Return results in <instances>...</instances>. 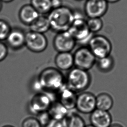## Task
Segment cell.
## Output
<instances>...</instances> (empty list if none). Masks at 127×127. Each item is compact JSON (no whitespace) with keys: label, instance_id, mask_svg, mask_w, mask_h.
Wrapping results in <instances>:
<instances>
[{"label":"cell","instance_id":"obj_10","mask_svg":"<svg viewBox=\"0 0 127 127\" xmlns=\"http://www.w3.org/2000/svg\"><path fill=\"white\" fill-rule=\"evenodd\" d=\"M108 3L105 0H87L84 11L89 18H101L107 12Z\"/></svg>","mask_w":127,"mask_h":127},{"label":"cell","instance_id":"obj_9","mask_svg":"<svg viewBox=\"0 0 127 127\" xmlns=\"http://www.w3.org/2000/svg\"><path fill=\"white\" fill-rule=\"evenodd\" d=\"M75 40L68 31L58 33L53 40V46L59 52H71L76 45Z\"/></svg>","mask_w":127,"mask_h":127},{"label":"cell","instance_id":"obj_25","mask_svg":"<svg viewBox=\"0 0 127 127\" xmlns=\"http://www.w3.org/2000/svg\"><path fill=\"white\" fill-rule=\"evenodd\" d=\"M37 116L38 117L37 118L41 126L48 127L51 120H52L49 113H48V111L40 113L39 115H37Z\"/></svg>","mask_w":127,"mask_h":127},{"label":"cell","instance_id":"obj_27","mask_svg":"<svg viewBox=\"0 0 127 127\" xmlns=\"http://www.w3.org/2000/svg\"><path fill=\"white\" fill-rule=\"evenodd\" d=\"M8 48L5 44L0 41V62L5 59L8 55Z\"/></svg>","mask_w":127,"mask_h":127},{"label":"cell","instance_id":"obj_21","mask_svg":"<svg viewBox=\"0 0 127 127\" xmlns=\"http://www.w3.org/2000/svg\"><path fill=\"white\" fill-rule=\"evenodd\" d=\"M30 4L41 15L48 14L52 10L51 0H31Z\"/></svg>","mask_w":127,"mask_h":127},{"label":"cell","instance_id":"obj_17","mask_svg":"<svg viewBox=\"0 0 127 127\" xmlns=\"http://www.w3.org/2000/svg\"><path fill=\"white\" fill-rule=\"evenodd\" d=\"M29 26L30 31L42 34L51 29L48 17L41 14Z\"/></svg>","mask_w":127,"mask_h":127},{"label":"cell","instance_id":"obj_22","mask_svg":"<svg viewBox=\"0 0 127 127\" xmlns=\"http://www.w3.org/2000/svg\"><path fill=\"white\" fill-rule=\"evenodd\" d=\"M114 65V61L110 55L99 59L97 62V67L100 71L108 72L111 71Z\"/></svg>","mask_w":127,"mask_h":127},{"label":"cell","instance_id":"obj_8","mask_svg":"<svg viewBox=\"0 0 127 127\" xmlns=\"http://www.w3.org/2000/svg\"><path fill=\"white\" fill-rule=\"evenodd\" d=\"M48 45V39L44 34L30 31L25 34V46L30 51L41 53L45 50Z\"/></svg>","mask_w":127,"mask_h":127},{"label":"cell","instance_id":"obj_20","mask_svg":"<svg viewBox=\"0 0 127 127\" xmlns=\"http://www.w3.org/2000/svg\"><path fill=\"white\" fill-rule=\"evenodd\" d=\"M64 127H85L84 120L79 115L74 112H68L62 120Z\"/></svg>","mask_w":127,"mask_h":127},{"label":"cell","instance_id":"obj_3","mask_svg":"<svg viewBox=\"0 0 127 127\" xmlns=\"http://www.w3.org/2000/svg\"><path fill=\"white\" fill-rule=\"evenodd\" d=\"M91 78L88 71L74 67L67 74L66 86L75 93L83 92L89 86Z\"/></svg>","mask_w":127,"mask_h":127},{"label":"cell","instance_id":"obj_32","mask_svg":"<svg viewBox=\"0 0 127 127\" xmlns=\"http://www.w3.org/2000/svg\"><path fill=\"white\" fill-rule=\"evenodd\" d=\"M2 2L4 3H10L12 2L14 0H0Z\"/></svg>","mask_w":127,"mask_h":127},{"label":"cell","instance_id":"obj_2","mask_svg":"<svg viewBox=\"0 0 127 127\" xmlns=\"http://www.w3.org/2000/svg\"><path fill=\"white\" fill-rule=\"evenodd\" d=\"M37 79L43 89L47 92H58L65 85L63 74L59 69L54 67H48L43 70Z\"/></svg>","mask_w":127,"mask_h":127},{"label":"cell","instance_id":"obj_14","mask_svg":"<svg viewBox=\"0 0 127 127\" xmlns=\"http://www.w3.org/2000/svg\"><path fill=\"white\" fill-rule=\"evenodd\" d=\"M90 122L95 127H109L112 124V117L108 111L96 109L91 114Z\"/></svg>","mask_w":127,"mask_h":127},{"label":"cell","instance_id":"obj_6","mask_svg":"<svg viewBox=\"0 0 127 127\" xmlns=\"http://www.w3.org/2000/svg\"><path fill=\"white\" fill-rule=\"evenodd\" d=\"M73 57L75 67L87 71L93 67L96 59L88 47L78 48L73 54Z\"/></svg>","mask_w":127,"mask_h":127},{"label":"cell","instance_id":"obj_7","mask_svg":"<svg viewBox=\"0 0 127 127\" xmlns=\"http://www.w3.org/2000/svg\"><path fill=\"white\" fill-rule=\"evenodd\" d=\"M68 32L75 40L76 42L84 43L89 42L92 34L90 32L87 26L86 20L84 18L74 19Z\"/></svg>","mask_w":127,"mask_h":127},{"label":"cell","instance_id":"obj_30","mask_svg":"<svg viewBox=\"0 0 127 127\" xmlns=\"http://www.w3.org/2000/svg\"><path fill=\"white\" fill-rule=\"evenodd\" d=\"M108 3H115L118 2L121 0H105Z\"/></svg>","mask_w":127,"mask_h":127},{"label":"cell","instance_id":"obj_34","mask_svg":"<svg viewBox=\"0 0 127 127\" xmlns=\"http://www.w3.org/2000/svg\"><path fill=\"white\" fill-rule=\"evenodd\" d=\"M14 127L12 126H11V125H5V126H4L3 127Z\"/></svg>","mask_w":127,"mask_h":127},{"label":"cell","instance_id":"obj_28","mask_svg":"<svg viewBox=\"0 0 127 127\" xmlns=\"http://www.w3.org/2000/svg\"><path fill=\"white\" fill-rule=\"evenodd\" d=\"M51 4L52 9L58 8L63 5L62 0H51Z\"/></svg>","mask_w":127,"mask_h":127},{"label":"cell","instance_id":"obj_5","mask_svg":"<svg viewBox=\"0 0 127 127\" xmlns=\"http://www.w3.org/2000/svg\"><path fill=\"white\" fill-rule=\"evenodd\" d=\"M51 93L50 92L39 93L34 95L29 104V111L32 114L38 115L48 111L52 103L55 101Z\"/></svg>","mask_w":127,"mask_h":127},{"label":"cell","instance_id":"obj_23","mask_svg":"<svg viewBox=\"0 0 127 127\" xmlns=\"http://www.w3.org/2000/svg\"><path fill=\"white\" fill-rule=\"evenodd\" d=\"M86 23L92 34L100 32L103 27V21L101 18H89L86 20Z\"/></svg>","mask_w":127,"mask_h":127},{"label":"cell","instance_id":"obj_19","mask_svg":"<svg viewBox=\"0 0 127 127\" xmlns=\"http://www.w3.org/2000/svg\"><path fill=\"white\" fill-rule=\"evenodd\" d=\"M113 104V98L108 94L101 93L96 97V109L108 111L112 108Z\"/></svg>","mask_w":127,"mask_h":127},{"label":"cell","instance_id":"obj_11","mask_svg":"<svg viewBox=\"0 0 127 127\" xmlns=\"http://www.w3.org/2000/svg\"><path fill=\"white\" fill-rule=\"evenodd\" d=\"M75 108L81 113L91 114L96 109V97L90 92L81 93L77 95Z\"/></svg>","mask_w":127,"mask_h":127},{"label":"cell","instance_id":"obj_35","mask_svg":"<svg viewBox=\"0 0 127 127\" xmlns=\"http://www.w3.org/2000/svg\"><path fill=\"white\" fill-rule=\"evenodd\" d=\"M85 127H95L93 126V125H87V126H85Z\"/></svg>","mask_w":127,"mask_h":127},{"label":"cell","instance_id":"obj_16","mask_svg":"<svg viewBox=\"0 0 127 127\" xmlns=\"http://www.w3.org/2000/svg\"><path fill=\"white\" fill-rule=\"evenodd\" d=\"M55 62L58 69L70 70L74 65L73 55L71 52H59L55 58Z\"/></svg>","mask_w":127,"mask_h":127},{"label":"cell","instance_id":"obj_13","mask_svg":"<svg viewBox=\"0 0 127 127\" xmlns=\"http://www.w3.org/2000/svg\"><path fill=\"white\" fill-rule=\"evenodd\" d=\"M59 101L68 111H71L75 108L77 95L76 93L68 88L67 86H64L58 91Z\"/></svg>","mask_w":127,"mask_h":127},{"label":"cell","instance_id":"obj_15","mask_svg":"<svg viewBox=\"0 0 127 127\" xmlns=\"http://www.w3.org/2000/svg\"><path fill=\"white\" fill-rule=\"evenodd\" d=\"M41 14L30 4L23 6L20 9L18 16L22 23L29 26Z\"/></svg>","mask_w":127,"mask_h":127},{"label":"cell","instance_id":"obj_12","mask_svg":"<svg viewBox=\"0 0 127 127\" xmlns=\"http://www.w3.org/2000/svg\"><path fill=\"white\" fill-rule=\"evenodd\" d=\"M25 32L19 28H11V32L6 39L7 46L13 49H21L25 46Z\"/></svg>","mask_w":127,"mask_h":127},{"label":"cell","instance_id":"obj_4","mask_svg":"<svg viewBox=\"0 0 127 127\" xmlns=\"http://www.w3.org/2000/svg\"><path fill=\"white\" fill-rule=\"evenodd\" d=\"M88 48L96 58H103L110 55L112 49L111 43L105 36H92L88 43Z\"/></svg>","mask_w":127,"mask_h":127},{"label":"cell","instance_id":"obj_29","mask_svg":"<svg viewBox=\"0 0 127 127\" xmlns=\"http://www.w3.org/2000/svg\"><path fill=\"white\" fill-rule=\"evenodd\" d=\"M33 86L34 90H36L38 92L43 90L42 87L41 86V84L38 79L34 81Z\"/></svg>","mask_w":127,"mask_h":127},{"label":"cell","instance_id":"obj_31","mask_svg":"<svg viewBox=\"0 0 127 127\" xmlns=\"http://www.w3.org/2000/svg\"><path fill=\"white\" fill-rule=\"evenodd\" d=\"M109 127H123L122 126V125H119V124H114L111 125Z\"/></svg>","mask_w":127,"mask_h":127},{"label":"cell","instance_id":"obj_26","mask_svg":"<svg viewBox=\"0 0 127 127\" xmlns=\"http://www.w3.org/2000/svg\"><path fill=\"white\" fill-rule=\"evenodd\" d=\"M37 119L34 117L25 118L22 123V127H41Z\"/></svg>","mask_w":127,"mask_h":127},{"label":"cell","instance_id":"obj_24","mask_svg":"<svg viewBox=\"0 0 127 127\" xmlns=\"http://www.w3.org/2000/svg\"><path fill=\"white\" fill-rule=\"evenodd\" d=\"M11 30V28L8 22L0 19V41L6 40Z\"/></svg>","mask_w":127,"mask_h":127},{"label":"cell","instance_id":"obj_36","mask_svg":"<svg viewBox=\"0 0 127 127\" xmlns=\"http://www.w3.org/2000/svg\"><path fill=\"white\" fill-rule=\"evenodd\" d=\"M74 0L77 1H82L83 0Z\"/></svg>","mask_w":127,"mask_h":127},{"label":"cell","instance_id":"obj_33","mask_svg":"<svg viewBox=\"0 0 127 127\" xmlns=\"http://www.w3.org/2000/svg\"><path fill=\"white\" fill-rule=\"evenodd\" d=\"M2 8V2L0 0V11H1Z\"/></svg>","mask_w":127,"mask_h":127},{"label":"cell","instance_id":"obj_18","mask_svg":"<svg viewBox=\"0 0 127 127\" xmlns=\"http://www.w3.org/2000/svg\"><path fill=\"white\" fill-rule=\"evenodd\" d=\"M53 120L62 121L67 115L69 111L58 101L53 102L48 111Z\"/></svg>","mask_w":127,"mask_h":127},{"label":"cell","instance_id":"obj_1","mask_svg":"<svg viewBox=\"0 0 127 127\" xmlns=\"http://www.w3.org/2000/svg\"><path fill=\"white\" fill-rule=\"evenodd\" d=\"M47 17L51 29L57 33L68 31L74 21V11L66 6L52 9Z\"/></svg>","mask_w":127,"mask_h":127}]
</instances>
